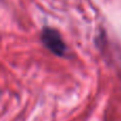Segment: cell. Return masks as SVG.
<instances>
[{"mask_svg": "<svg viewBox=\"0 0 121 121\" xmlns=\"http://www.w3.org/2000/svg\"><path fill=\"white\" fill-rule=\"evenodd\" d=\"M39 39L43 46L52 54L59 57L69 56L68 46L57 29L49 26L43 27L39 33Z\"/></svg>", "mask_w": 121, "mask_h": 121, "instance_id": "6da1fadb", "label": "cell"}]
</instances>
